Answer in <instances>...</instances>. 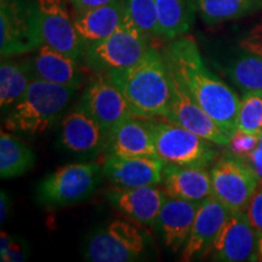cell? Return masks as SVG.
Segmentation results:
<instances>
[{
    "instance_id": "obj_19",
    "label": "cell",
    "mask_w": 262,
    "mask_h": 262,
    "mask_svg": "<svg viewBox=\"0 0 262 262\" xmlns=\"http://www.w3.org/2000/svg\"><path fill=\"white\" fill-rule=\"evenodd\" d=\"M201 203L166 196L156 227L162 233L165 247L172 253L181 251L186 244Z\"/></svg>"
},
{
    "instance_id": "obj_34",
    "label": "cell",
    "mask_w": 262,
    "mask_h": 262,
    "mask_svg": "<svg viewBox=\"0 0 262 262\" xmlns=\"http://www.w3.org/2000/svg\"><path fill=\"white\" fill-rule=\"evenodd\" d=\"M245 160L253 168L254 172L256 173L258 179V185H262V133L258 135V142L256 148L250 153V156L248 158H245Z\"/></svg>"
},
{
    "instance_id": "obj_15",
    "label": "cell",
    "mask_w": 262,
    "mask_h": 262,
    "mask_svg": "<svg viewBox=\"0 0 262 262\" xmlns=\"http://www.w3.org/2000/svg\"><path fill=\"white\" fill-rule=\"evenodd\" d=\"M108 134L80 106L67 113L61 122L57 143L73 155L93 156L104 149Z\"/></svg>"
},
{
    "instance_id": "obj_20",
    "label": "cell",
    "mask_w": 262,
    "mask_h": 262,
    "mask_svg": "<svg viewBox=\"0 0 262 262\" xmlns=\"http://www.w3.org/2000/svg\"><path fill=\"white\" fill-rule=\"evenodd\" d=\"M29 61L33 77L37 79L72 86L75 89H79L84 83V73L79 66L80 62L47 44H42Z\"/></svg>"
},
{
    "instance_id": "obj_24",
    "label": "cell",
    "mask_w": 262,
    "mask_h": 262,
    "mask_svg": "<svg viewBox=\"0 0 262 262\" xmlns=\"http://www.w3.org/2000/svg\"><path fill=\"white\" fill-rule=\"evenodd\" d=\"M34 79L31 61H9L3 58L0 64V106L8 111L24 96Z\"/></svg>"
},
{
    "instance_id": "obj_6",
    "label": "cell",
    "mask_w": 262,
    "mask_h": 262,
    "mask_svg": "<svg viewBox=\"0 0 262 262\" xmlns=\"http://www.w3.org/2000/svg\"><path fill=\"white\" fill-rule=\"evenodd\" d=\"M102 176V166L97 163L67 164L39 182L37 201L52 208L83 202L96 191Z\"/></svg>"
},
{
    "instance_id": "obj_14",
    "label": "cell",
    "mask_w": 262,
    "mask_h": 262,
    "mask_svg": "<svg viewBox=\"0 0 262 262\" xmlns=\"http://www.w3.org/2000/svg\"><path fill=\"white\" fill-rule=\"evenodd\" d=\"M164 165L157 156L108 155L102 170L104 178L116 188H136L160 185Z\"/></svg>"
},
{
    "instance_id": "obj_29",
    "label": "cell",
    "mask_w": 262,
    "mask_h": 262,
    "mask_svg": "<svg viewBox=\"0 0 262 262\" xmlns=\"http://www.w3.org/2000/svg\"><path fill=\"white\" fill-rule=\"evenodd\" d=\"M237 130L251 135L262 133V93L244 94L239 103Z\"/></svg>"
},
{
    "instance_id": "obj_36",
    "label": "cell",
    "mask_w": 262,
    "mask_h": 262,
    "mask_svg": "<svg viewBox=\"0 0 262 262\" xmlns=\"http://www.w3.org/2000/svg\"><path fill=\"white\" fill-rule=\"evenodd\" d=\"M10 210H11V199L8 193L2 191L0 193V222L2 224H4V221L8 219Z\"/></svg>"
},
{
    "instance_id": "obj_11",
    "label": "cell",
    "mask_w": 262,
    "mask_h": 262,
    "mask_svg": "<svg viewBox=\"0 0 262 262\" xmlns=\"http://www.w3.org/2000/svg\"><path fill=\"white\" fill-rule=\"evenodd\" d=\"M44 44L77 61H85L86 45L62 0H38Z\"/></svg>"
},
{
    "instance_id": "obj_2",
    "label": "cell",
    "mask_w": 262,
    "mask_h": 262,
    "mask_svg": "<svg viewBox=\"0 0 262 262\" xmlns=\"http://www.w3.org/2000/svg\"><path fill=\"white\" fill-rule=\"evenodd\" d=\"M106 73L126 97L136 117L165 119L171 102V80L163 52L149 47L137 63Z\"/></svg>"
},
{
    "instance_id": "obj_33",
    "label": "cell",
    "mask_w": 262,
    "mask_h": 262,
    "mask_svg": "<svg viewBox=\"0 0 262 262\" xmlns=\"http://www.w3.org/2000/svg\"><path fill=\"white\" fill-rule=\"evenodd\" d=\"M241 48L245 51L262 56V27L254 28L247 39L242 42Z\"/></svg>"
},
{
    "instance_id": "obj_22",
    "label": "cell",
    "mask_w": 262,
    "mask_h": 262,
    "mask_svg": "<svg viewBox=\"0 0 262 262\" xmlns=\"http://www.w3.org/2000/svg\"><path fill=\"white\" fill-rule=\"evenodd\" d=\"M126 16L124 0H114L107 5L77 14L74 24L85 45H89L110 37L122 26Z\"/></svg>"
},
{
    "instance_id": "obj_35",
    "label": "cell",
    "mask_w": 262,
    "mask_h": 262,
    "mask_svg": "<svg viewBox=\"0 0 262 262\" xmlns=\"http://www.w3.org/2000/svg\"><path fill=\"white\" fill-rule=\"evenodd\" d=\"M112 2H114V0H71L77 14H80V12L88 11V10L91 9L100 8V6L107 5Z\"/></svg>"
},
{
    "instance_id": "obj_12",
    "label": "cell",
    "mask_w": 262,
    "mask_h": 262,
    "mask_svg": "<svg viewBox=\"0 0 262 262\" xmlns=\"http://www.w3.org/2000/svg\"><path fill=\"white\" fill-rule=\"evenodd\" d=\"M169 72L171 80V102L165 120L186 127L196 135L211 141L215 145L226 147L229 141L228 134L193 100L175 74L170 70Z\"/></svg>"
},
{
    "instance_id": "obj_37",
    "label": "cell",
    "mask_w": 262,
    "mask_h": 262,
    "mask_svg": "<svg viewBox=\"0 0 262 262\" xmlns=\"http://www.w3.org/2000/svg\"><path fill=\"white\" fill-rule=\"evenodd\" d=\"M258 260L262 261V237L258 238Z\"/></svg>"
},
{
    "instance_id": "obj_5",
    "label": "cell",
    "mask_w": 262,
    "mask_h": 262,
    "mask_svg": "<svg viewBox=\"0 0 262 262\" xmlns=\"http://www.w3.org/2000/svg\"><path fill=\"white\" fill-rule=\"evenodd\" d=\"M42 44L38 0H0L2 58L38 50Z\"/></svg>"
},
{
    "instance_id": "obj_30",
    "label": "cell",
    "mask_w": 262,
    "mask_h": 262,
    "mask_svg": "<svg viewBox=\"0 0 262 262\" xmlns=\"http://www.w3.org/2000/svg\"><path fill=\"white\" fill-rule=\"evenodd\" d=\"M257 142L258 135H251V134H247L244 131L235 130L229 136V141L226 145V148H227L228 155L245 159L256 148Z\"/></svg>"
},
{
    "instance_id": "obj_1",
    "label": "cell",
    "mask_w": 262,
    "mask_h": 262,
    "mask_svg": "<svg viewBox=\"0 0 262 262\" xmlns=\"http://www.w3.org/2000/svg\"><path fill=\"white\" fill-rule=\"evenodd\" d=\"M163 55L169 70L185 90L229 136L237 130L241 98L205 66L198 44L191 35L172 39Z\"/></svg>"
},
{
    "instance_id": "obj_31",
    "label": "cell",
    "mask_w": 262,
    "mask_h": 262,
    "mask_svg": "<svg viewBox=\"0 0 262 262\" xmlns=\"http://www.w3.org/2000/svg\"><path fill=\"white\" fill-rule=\"evenodd\" d=\"M28 256V247L22 238H16L2 232L0 257L3 262L25 261Z\"/></svg>"
},
{
    "instance_id": "obj_17",
    "label": "cell",
    "mask_w": 262,
    "mask_h": 262,
    "mask_svg": "<svg viewBox=\"0 0 262 262\" xmlns=\"http://www.w3.org/2000/svg\"><path fill=\"white\" fill-rule=\"evenodd\" d=\"M164 189L157 186L136 188H116L107 193V199L116 210L141 226L156 227L159 212L165 202Z\"/></svg>"
},
{
    "instance_id": "obj_32",
    "label": "cell",
    "mask_w": 262,
    "mask_h": 262,
    "mask_svg": "<svg viewBox=\"0 0 262 262\" xmlns=\"http://www.w3.org/2000/svg\"><path fill=\"white\" fill-rule=\"evenodd\" d=\"M245 212H247L249 221L256 232L257 237H262V185H258L254 195L249 202Z\"/></svg>"
},
{
    "instance_id": "obj_28",
    "label": "cell",
    "mask_w": 262,
    "mask_h": 262,
    "mask_svg": "<svg viewBox=\"0 0 262 262\" xmlns=\"http://www.w3.org/2000/svg\"><path fill=\"white\" fill-rule=\"evenodd\" d=\"M126 14L148 37H159L156 0H124Z\"/></svg>"
},
{
    "instance_id": "obj_27",
    "label": "cell",
    "mask_w": 262,
    "mask_h": 262,
    "mask_svg": "<svg viewBox=\"0 0 262 262\" xmlns=\"http://www.w3.org/2000/svg\"><path fill=\"white\" fill-rule=\"evenodd\" d=\"M227 74L242 93H262V56L245 51L228 63Z\"/></svg>"
},
{
    "instance_id": "obj_21",
    "label": "cell",
    "mask_w": 262,
    "mask_h": 262,
    "mask_svg": "<svg viewBox=\"0 0 262 262\" xmlns=\"http://www.w3.org/2000/svg\"><path fill=\"white\" fill-rule=\"evenodd\" d=\"M104 150L117 156H157L148 119L131 117L118 124L108 133Z\"/></svg>"
},
{
    "instance_id": "obj_26",
    "label": "cell",
    "mask_w": 262,
    "mask_h": 262,
    "mask_svg": "<svg viewBox=\"0 0 262 262\" xmlns=\"http://www.w3.org/2000/svg\"><path fill=\"white\" fill-rule=\"evenodd\" d=\"M198 12L208 26L237 19L262 10V0H195Z\"/></svg>"
},
{
    "instance_id": "obj_13",
    "label": "cell",
    "mask_w": 262,
    "mask_h": 262,
    "mask_svg": "<svg viewBox=\"0 0 262 262\" xmlns=\"http://www.w3.org/2000/svg\"><path fill=\"white\" fill-rule=\"evenodd\" d=\"M215 261L242 262L258 260V237L247 212H231L211 248Z\"/></svg>"
},
{
    "instance_id": "obj_4",
    "label": "cell",
    "mask_w": 262,
    "mask_h": 262,
    "mask_svg": "<svg viewBox=\"0 0 262 262\" xmlns=\"http://www.w3.org/2000/svg\"><path fill=\"white\" fill-rule=\"evenodd\" d=\"M148 245L145 231L127 221L113 220L89 234L84 244V258L93 262L140 261Z\"/></svg>"
},
{
    "instance_id": "obj_25",
    "label": "cell",
    "mask_w": 262,
    "mask_h": 262,
    "mask_svg": "<svg viewBox=\"0 0 262 262\" xmlns=\"http://www.w3.org/2000/svg\"><path fill=\"white\" fill-rule=\"evenodd\" d=\"M37 156L31 147L2 131L0 135V176L14 179L25 175L34 166Z\"/></svg>"
},
{
    "instance_id": "obj_7",
    "label": "cell",
    "mask_w": 262,
    "mask_h": 262,
    "mask_svg": "<svg viewBox=\"0 0 262 262\" xmlns=\"http://www.w3.org/2000/svg\"><path fill=\"white\" fill-rule=\"evenodd\" d=\"M149 37L126 16L122 26L102 40L86 45L85 64L95 72H113L137 63L148 50Z\"/></svg>"
},
{
    "instance_id": "obj_23",
    "label": "cell",
    "mask_w": 262,
    "mask_h": 262,
    "mask_svg": "<svg viewBox=\"0 0 262 262\" xmlns=\"http://www.w3.org/2000/svg\"><path fill=\"white\" fill-rule=\"evenodd\" d=\"M159 37L172 40L191 31L198 12L195 0H156Z\"/></svg>"
},
{
    "instance_id": "obj_16",
    "label": "cell",
    "mask_w": 262,
    "mask_h": 262,
    "mask_svg": "<svg viewBox=\"0 0 262 262\" xmlns=\"http://www.w3.org/2000/svg\"><path fill=\"white\" fill-rule=\"evenodd\" d=\"M231 212L214 195L203 201L198 206L191 232L181 250L180 260L189 262L210 253L219 232Z\"/></svg>"
},
{
    "instance_id": "obj_18",
    "label": "cell",
    "mask_w": 262,
    "mask_h": 262,
    "mask_svg": "<svg viewBox=\"0 0 262 262\" xmlns=\"http://www.w3.org/2000/svg\"><path fill=\"white\" fill-rule=\"evenodd\" d=\"M163 189L169 196L203 202L214 195L211 173L202 165L166 164L163 170Z\"/></svg>"
},
{
    "instance_id": "obj_10",
    "label": "cell",
    "mask_w": 262,
    "mask_h": 262,
    "mask_svg": "<svg viewBox=\"0 0 262 262\" xmlns=\"http://www.w3.org/2000/svg\"><path fill=\"white\" fill-rule=\"evenodd\" d=\"M79 106L108 134L118 124L136 117L126 97L106 72H97L84 90Z\"/></svg>"
},
{
    "instance_id": "obj_9",
    "label": "cell",
    "mask_w": 262,
    "mask_h": 262,
    "mask_svg": "<svg viewBox=\"0 0 262 262\" xmlns=\"http://www.w3.org/2000/svg\"><path fill=\"white\" fill-rule=\"evenodd\" d=\"M210 173L215 198L232 212L247 210L258 187L256 173L247 160L227 153L216 160Z\"/></svg>"
},
{
    "instance_id": "obj_3",
    "label": "cell",
    "mask_w": 262,
    "mask_h": 262,
    "mask_svg": "<svg viewBox=\"0 0 262 262\" xmlns=\"http://www.w3.org/2000/svg\"><path fill=\"white\" fill-rule=\"evenodd\" d=\"M78 89L34 78L5 119V129L37 136L56 124Z\"/></svg>"
},
{
    "instance_id": "obj_8",
    "label": "cell",
    "mask_w": 262,
    "mask_h": 262,
    "mask_svg": "<svg viewBox=\"0 0 262 262\" xmlns=\"http://www.w3.org/2000/svg\"><path fill=\"white\" fill-rule=\"evenodd\" d=\"M156 155L166 164L208 166L217 157L215 143L165 119H148ZM217 146V145H216Z\"/></svg>"
}]
</instances>
